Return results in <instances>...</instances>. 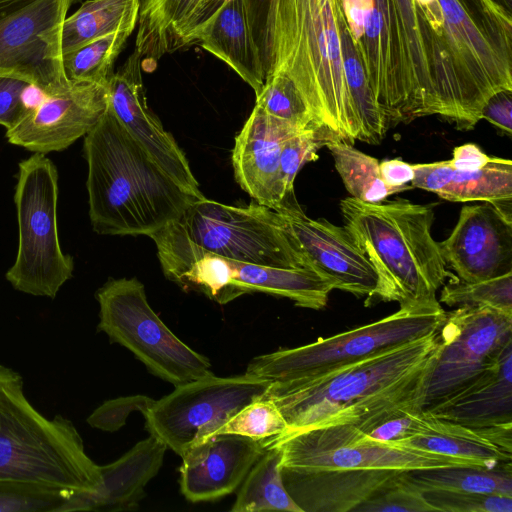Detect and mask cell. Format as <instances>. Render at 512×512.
Returning <instances> with one entry per match:
<instances>
[{"label": "cell", "instance_id": "cell-9", "mask_svg": "<svg viewBox=\"0 0 512 512\" xmlns=\"http://www.w3.org/2000/svg\"><path fill=\"white\" fill-rule=\"evenodd\" d=\"M96 299L98 331L127 348L153 375L178 386L212 374L209 359L182 342L154 312L136 278L109 280Z\"/></svg>", "mask_w": 512, "mask_h": 512}, {"label": "cell", "instance_id": "cell-8", "mask_svg": "<svg viewBox=\"0 0 512 512\" xmlns=\"http://www.w3.org/2000/svg\"><path fill=\"white\" fill-rule=\"evenodd\" d=\"M446 314L439 301L400 307L372 323L300 347L257 356L245 373L271 381L311 377L435 332Z\"/></svg>", "mask_w": 512, "mask_h": 512}, {"label": "cell", "instance_id": "cell-39", "mask_svg": "<svg viewBox=\"0 0 512 512\" xmlns=\"http://www.w3.org/2000/svg\"><path fill=\"white\" fill-rule=\"evenodd\" d=\"M155 400L145 395H131L105 401L87 418V423L96 429L115 432L125 425L132 412L146 415Z\"/></svg>", "mask_w": 512, "mask_h": 512}, {"label": "cell", "instance_id": "cell-17", "mask_svg": "<svg viewBox=\"0 0 512 512\" xmlns=\"http://www.w3.org/2000/svg\"><path fill=\"white\" fill-rule=\"evenodd\" d=\"M439 247L461 281L477 282L512 272V224L487 202L463 206L454 229Z\"/></svg>", "mask_w": 512, "mask_h": 512}, {"label": "cell", "instance_id": "cell-32", "mask_svg": "<svg viewBox=\"0 0 512 512\" xmlns=\"http://www.w3.org/2000/svg\"><path fill=\"white\" fill-rule=\"evenodd\" d=\"M255 105L299 131L315 130L321 134L302 96L283 74L266 77L262 90L256 95Z\"/></svg>", "mask_w": 512, "mask_h": 512}, {"label": "cell", "instance_id": "cell-12", "mask_svg": "<svg viewBox=\"0 0 512 512\" xmlns=\"http://www.w3.org/2000/svg\"><path fill=\"white\" fill-rule=\"evenodd\" d=\"M422 411L430 412L472 385L512 343V315L486 306L447 312Z\"/></svg>", "mask_w": 512, "mask_h": 512}, {"label": "cell", "instance_id": "cell-5", "mask_svg": "<svg viewBox=\"0 0 512 512\" xmlns=\"http://www.w3.org/2000/svg\"><path fill=\"white\" fill-rule=\"evenodd\" d=\"M340 210L358 248L377 274L365 306L395 301L400 307L438 302L436 292L452 274L432 236L431 205L406 199L370 203L347 197Z\"/></svg>", "mask_w": 512, "mask_h": 512}, {"label": "cell", "instance_id": "cell-14", "mask_svg": "<svg viewBox=\"0 0 512 512\" xmlns=\"http://www.w3.org/2000/svg\"><path fill=\"white\" fill-rule=\"evenodd\" d=\"M276 211L305 268L318 273L334 289L356 297L373 294L377 274L345 226L308 217L296 200Z\"/></svg>", "mask_w": 512, "mask_h": 512}, {"label": "cell", "instance_id": "cell-27", "mask_svg": "<svg viewBox=\"0 0 512 512\" xmlns=\"http://www.w3.org/2000/svg\"><path fill=\"white\" fill-rule=\"evenodd\" d=\"M140 0H87L61 28L62 55L105 35L133 32L139 16Z\"/></svg>", "mask_w": 512, "mask_h": 512}, {"label": "cell", "instance_id": "cell-21", "mask_svg": "<svg viewBox=\"0 0 512 512\" xmlns=\"http://www.w3.org/2000/svg\"><path fill=\"white\" fill-rule=\"evenodd\" d=\"M425 413L426 429L393 446L464 459L486 467L512 463V424L471 427Z\"/></svg>", "mask_w": 512, "mask_h": 512}, {"label": "cell", "instance_id": "cell-44", "mask_svg": "<svg viewBox=\"0 0 512 512\" xmlns=\"http://www.w3.org/2000/svg\"><path fill=\"white\" fill-rule=\"evenodd\" d=\"M490 160L491 156H488L478 145L467 143L456 147L453 150L452 159L448 161L456 170L476 171L483 168Z\"/></svg>", "mask_w": 512, "mask_h": 512}, {"label": "cell", "instance_id": "cell-43", "mask_svg": "<svg viewBox=\"0 0 512 512\" xmlns=\"http://www.w3.org/2000/svg\"><path fill=\"white\" fill-rule=\"evenodd\" d=\"M379 170L384 183L394 193L399 192L402 188H407L406 185L411 183L415 176L413 164L400 159H389L380 162Z\"/></svg>", "mask_w": 512, "mask_h": 512}, {"label": "cell", "instance_id": "cell-26", "mask_svg": "<svg viewBox=\"0 0 512 512\" xmlns=\"http://www.w3.org/2000/svg\"><path fill=\"white\" fill-rule=\"evenodd\" d=\"M228 260L231 281L243 294L262 292L288 298L298 307L321 310L334 289L309 268H281Z\"/></svg>", "mask_w": 512, "mask_h": 512}, {"label": "cell", "instance_id": "cell-40", "mask_svg": "<svg viewBox=\"0 0 512 512\" xmlns=\"http://www.w3.org/2000/svg\"><path fill=\"white\" fill-rule=\"evenodd\" d=\"M426 426L427 416L424 411H403L362 431L369 439L395 445L421 434Z\"/></svg>", "mask_w": 512, "mask_h": 512}, {"label": "cell", "instance_id": "cell-28", "mask_svg": "<svg viewBox=\"0 0 512 512\" xmlns=\"http://www.w3.org/2000/svg\"><path fill=\"white\" fill-rule=\"evenodd\" d=\"M400 479L420 490H449L512 497V463L405 471Z\"/></svg>", "mask_w": 512, "mask_h": 512}, {"label": "cell", "instance_id": "cell-36", "mask_svg": "<svg viewBox=\"0 0 512 512\" xmlns=\"http://www.w3.org/2000/svg\"><path fill=\"white\" fill-rule=\"evenodd\" d=\"M327 144L326 139L315 130L298 132L287 138L281 149L279 179L286 204L295 201L294 181L307 162L317 158V151Z\"/></svg>", "mask_w": 512, "mask_h": 512}, {"label": "cell", "instance_id": "cell-30", "mask_svg": "<svg viewBox=\"0 0 512 512\" xmlns=\"http://www.w3.org/2000/svg\"><path fill=\"white\" fill-rule=\"evenodd\" d=\"M325 146L330 151L335 168L351 197L375 203L394 194L381 178L380 162L376 158L343 141H331Z\"/></svg>", "mask_w": 512, "mask_h": 512}, {"label": "cell", "instance_id": "cell-41", "mask_svg": "<svg viewBox=\"0 0 512 512\" xmlns=\"http://www.w3.org/2000/svg\"><path fill=\"white\" fill-rule=\"evenodd\" d=\"M31 87L24 79L0 75V125L6 131L15 128L28 114L31 106L25 95Z\"/></svg>", "mask_w": 512, "mask_h": 512}, {"label": "cell", "instance_id": "cell-29", "mask_svg": "<svg viewBox=\"0 0 512 512\" xmlns=\"http://www.w3.org/2000/svg\"><path fill=\"white\" fill-rule=\"evenodd\" d=\"M231 511L303 512L284 486L277 445H271L249 470Z\"/></svg>", "mask_w": 512, "mask_h": 512}, {"label": "cell", "instance_id": "cell-13", "mask_svg": "<svg viewBox=\"0 0 512 512\" xmlns=\"http://www.w3.org/2000/svg\"><path fill=\"white\" fill-rule=\"evenodd\" d=\"M76 0H0V75L28 81L44 96L68 89L61 28Z\"/></svg>", "mask_w": 512, "mask_h": 512}, {"label": "cell", "instance_id": "cell-4", "mask_svg": "<svg viewBox=\"0 0 512 512\" xmlns=\"http://www.w3.org/2000/svg\"><path fill=\"white\" fill-rule=\"evenodd\" d=\"M89 217L100 235H146L182 218L198 196L174 181L108 109L85 135Z\"/></svg>", "mask_w": 512, "mask_h": 512}, {"label": "cell", "instance_id": "cell-11", "mask_svg": "<svg viewBox=\"0 0 512 512\" xmlns=\"http://www.w3.org/2000/svg\"><path fill=\"white\" fill-rule=\"evenodd\" d=\"M178 221L192 241L222 257L264 266L305 268L279 213L264 205L231 206L204 198Z\"/></svg>", "mask_w": 512, "mask_h": 512}, {"label": "cell", "instance_id": "cell-2", "mask_svg": "<svg viewBox=\"0 0 512 512\" xmlns=\"http://www.w3.org/2000/svg\"><path fill=\"white\" fill-rule=\"evenodd\" d=\"M440 344L439 329L311 377L271 381L263 396L286 421L282 438L332 425L365 430L400 412L422 410Z\"/></svg>", "mask_w": 512, "mask_h": 512}, {"label": "cell", "instance_id": "cell-16", "mask_svg": "<svg viewBox=\"0 0 512 512\" xmlns=\"http://www.w3.org/2000/svg\"><path fill=\"white\" fill-rule=\"evenodd\" d=\"M109 109L150 157L179 185L204 196L188 159L150 111L142 81V59L133 52L108 82Z\"/></svg>", "mask_w": 512, "mask_h": 512}, {"label": "cell", "instance_id": "cell-23", "mask_svg": "<svg viewBox=\"0 0 512 512\" xmlns=\"http://www.w3.org/2000/svg\"><path fill=\"white\" fill-rule=\"evenodd\" d=\"M196 42L226 63L259 94L265 72L254 41L245 0H227L205 23Z\"/></svg>", "mask_w": 512, "mask_h": 512}, {"label": "cell", "instance_id": "cell-33", "mask_svg": "<svg viewBox=\"0 0 512 512\" xmlns=\"http://www.w3.org/2000/svg\"><path fill=\"white\" fill-rule=\"evenodd\" d=\"M440 302L450 307L486 306L512 315V272L477 282L449 279Z\"/></svg>", "mask_w": 512, "mask_h": 512}, {"label": "cell", "instance_id": "cell-10", "mask_svg": "<svg viewBox=\"0 0 512 512\" xmlns=\"http://www.w3.org/2000/svg\"><path fill=\"white\" fill-rule=\"evenodd\" d=\"M270 383L247 373L228 377L212 373L175 386L146 413V428L182 457L214 435L243 406L262 397Z\"/></svg>", "mask_w": 512, "mask_h": 512}, {"label": "cell", "instance_id": "cell-25", "mask_svg": "<svg viewBox=\"0 0 512 512\" xmlns=\"http://www.w3.org/2000/svg\"><path fill=\"white\" fill-rule=\"evenodd\" d=\"M203 0H140L135 52L144 70H153L165 54L194 43V28Z\"/></svg>", "mask_w": 512, "mask_h": 512}, {"label": "cell", "instance_id": "cell-31", "mask_svg": "<svg viewBox=\"0 0 512 512\" xmlns=\"http://www.w3.org/2000/svg\"><path fill=\"white\" fill-rule=\"evenodd\" d=\"M131 32L120 31L93 40L62 55L65 74L72 83L108 84L113 64Z\"/></svg>", "mask_w": 512, "mask_h": 512}, {"label": "cell", "instance_id": "cell-34", "mask_svg": "<svg viewBox=\"0 0 512 512\" xmlns=\"http://www.w3.org/2000/svg\"><path fill=\"white\" fill-rule=\"evenodd\" d=\"M286 432L287 424L280 410L272 400L262 396L238 410L215 434H236L256 440L276 441Z\"/></svg>", "mask_w": 512, "mask_h": 512}, {"label": "cell", "instance_id": "cell-6", "mask_svg": "<svg viewBox=\"0 0 512 512\" xmlns=\"http://www.w3.org/2000/svg\"><path fill=\"white\" fill-rule=\"evenodd\" d=\"M0 481L74 493L94 490L100 469L64 416L48 418L28 400L22 376L0 364Z\"/></svg>", "mask_w": 512, "mask_h": 512}, {"label": "cell", "instance_id": "cell-15", "mask_svg": "<svg viewBox=\"0 0 512 512\" xmlns=\"http://www.w3.org/2000/svg\"><path fill=\"white\" fill-rule=\"evenodd\" d=\"M108 106V84L72 83L31 106L26 117L5 136L9 143L33 153L63 151L88 134Z\"/></svg>", "mask_w": 512, "mask_h": 512}, {"label": "cell", "instance_id": "cell-18", "mask_svg": "<svg viewBox=\"0 0 512 512\" xmlns=\"http://www.w3.org/2000/svg\"><path fill=\"white\" fill-rule=\"evenodd\" d=\"M275 439L214 434L181 457L180 490L191 502L222 498L238 488Z\"/></svg>", "mask_w": 512, "mask_h": 512}, {"label": "cell", "instance_id": "cell-19", "mask_svg": "<svg viewBox=\"0 0 512 512\" xmlns=\"http://www.w3.org/2000/svg\"><path fill=\"white\" fill-rule=\"evenodd\" d=\"M301 132L254 106L235 137L232 164L240 187L258 204L278 210L286 205L279 179L284 141Z\"/></svg>", "mask_w": 512, "mask_h": 512}, {"label": "cell", "instance_id": "cell-24", "mask_svg": "<svg viewBox=\"0 0 512 512\" xmlns=\"http://www.w3.org/2000/svg\"><path fill=\"white\" fill-rule=\"evenodd\" d=\"M427 413L471 427L512 424V343L492 369Z\"/></svg>", "mask_w": 512, "mask_h": 512}, {"label": "cell", "instance_id": "cell-20", "mask_svg": "<svg viewBox=\"0 0 512 512\" xmlns=\"http://www.w3.org/2000/svg\"><path fill=\"white\" fill-rule=\"evenodd\" d=\"M167 446L150 435L116 461L99 465L100 482L88 492L75 493L63 511H127L138 507L146 484L160 470Z\"/></svg>", "mask_w": 512, "mask_h": 512}, {"label": "cell", "instance_id": "cell-38", "mask_svg": "<svg viewBox=\"0 0 512 512\" xmlns=\"http://www.w3.org/2000/svg\"><path fill=\"white\" fill-rule=\"evenodd\" d=\"M435 509L423 492L400 479L379 495L369 499L353 512H428Z\"/></svg>", "mask_w": 512, "mask_h": 512}, {"label": "cell", "instance_id": "cell-7", "mask_svg": "<svg viewBox=\"0 0 512 512\" xmlns=\"http://www.w3.org/2000/svg\"><path fill=\"white\" fill-rule=\"evenodd\" d=\"M14 202L19 241L6 279L20 292L53 299L73 276L74 262L60 247L58 172L45 154L33 153L19 163Z\"/></svg>", "mask_w": 512, "mask_h": 512}, {"label": "cell", "instance_id": "cell-3", "mask_svg": "<svg viewBox=\"0 0 512 512\" xmlns=\"http://www.w3.org/2000/svg\"><path fill=\"white\" fill-rule=\"evenodd\" d=\"M288 493L303 512H353L410 470L480 466L366 437L351 425L298 432L275 441Z\"/></svg>", "mask_w": 512, "mask_h": 512}, {"label": "cell", "instance_id": "cell-37", "mask_svg": "<svg viewBox=\"0 0 512 512\" xmlns=\"http://www.w3.org/2000/svg\"><path fill=\"white\" fill-rule=\"evenodd\" d=\"M426 501L441 512H512V497L497 494L429 490Z\"/></svg>", "mask_w": 512, "mask_h": 512}, {"label": "cell", "instance_id": "cell-35", "mask_svg": "<svg viewBox=\"0 0 512 512\" xmlns=\"http://www.w3.org/2000/svg\"><path fill=\"white\" fill-rule=\"evenodd\" d=\"M74 494L42 485L0 481V512H61Z\"/></svg>", "mask_w": 512, "mask_h": 512}, {"label": "cell", "instance_id": "cell-42", "mask_svg": "<svg viewBox=\"0 0 512 512\" xmlns=\"http://www.w3.org/2000/svg\"><path fill=\"white\" fill-rule=\"evenodd\" d=\"M480 118L487 120L507 135L512 133V91H499L488 98Z\"/></svg>", "mask_w": 512, "mask_h": 512}, {"label": "cell", "instance_id": "cell-1", "mask_svg": "<svg viewBox=\"0 0 512 512\" xmlns=\"http://www.w3.org/2000/svg\"><path fill=\"white\" fill-rule=\"evenodd\" d=\"M266 77L283 74L328 142L353 144L357 116L346 77L356 55L340 0H245Z\"/></svg>", "mask_w": 512, "mask_h": 512}, {"label": "cell", "instance_id": "cell-22", "mask_svg": "<svg viewBox=\"0 0 512 512\" xmlns=\"http://www.w3.org/2000/svg\"><path fill=\"white\" fill-rule=\"evenodd\" d=\"M411 186L453 202L483 201L491 205L512 200V161L500 157L476 171L454 169L449 161L413 164Z\"/></svg>", "mask_w": 512, "mask_h": 512}]
</instances>
